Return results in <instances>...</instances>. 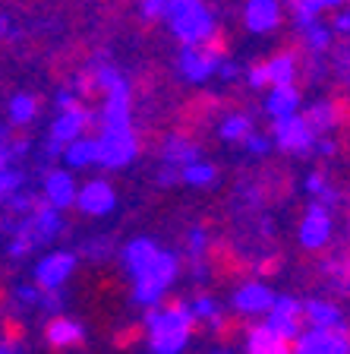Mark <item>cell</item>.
<instances>
[{"mask_svg":"<svg viewBox=\"0 0 350 354\" xmlns=\"http://www.w3.org/2000/svg\"><path fill=\"white\" fill-rule=\"evenodd\" d=\"M233 51L231 32L221 22H208L190 44H186V57H183V70L190 80H205V76L218 70Z\"/></svg>","mask_w":350,"mask_h":354,"instance_id":"obj_1","label":"cell"},{"mask_svg":"<svg viewBox=\"0 0 350 354\" xmlns=\"http://www.w3.org/2000/svg\"><path fill=\"white\" fill-rule=\"evenodd\" d=\"M199 259L205 263L208 275H212L215 281H221V285H243V281L255 279V263L246 253L237 250L231 241H224V237L205 241Z\"/></svg>","mask_w":350,"mask_h":354,"instance_id":"obj_2","label":"cell"},{"mask_svg":"<svg viewBox=\"0 0 350 354\" xmlns=\"http://www.w3.org/2000/svg\"><path fill=\"white\" fill-rule=\"evenodd\" d=\"M193 335V310L190 313H164L155 310L148 313V345L155 354H177L186 348Z\"/></svg>","mask_w":350,"mask_h":354,"instance_id":"obj_3","label":"cell"},{"mask_svg":"<svg viewBox=\"0 0 350 354\" xmlns=\"http://www.w3.org/2000/svg\"><path fill=\"white\" fill-rule=\"evenodd\" d=\"M174 275H177V259L171 257V253H158L152 266H146L142 272H136V301L155 304L164 291H168Z\"/></svg>","mask_w":350,"mask_h":354,"instance_id":"obj_4","label":"cell"},{"mask_svg":"<svg viewBox=\"0 0 350 354\" xmlns=\"http://www.w3.org/2000/svg\"><path fill=\"white\" fill-rule=\"evenodd\" d=\"M325 108L331 114V133L329 140L338 155H350V82H338L331 86Z\"/></svg>","mask_w":350,"mask_h":354,"instance_id":"obj_5","label":"cell"},{"mask_svg":"<svg viewBox=\"0 0 350 354\" xmlns=\"http://www.w3.org/2000/svg\"><path fill=\"white\" fill-rule=\"evenodd\" d=\"M221 111H224V102H221L215 92L196 88V92H190V95L180 102V108H177V120H180V127H190V130L202 133L205 127L218 118Z\"/></svg>","mask_w":350,"mask_h":354,"instance_id":"obj_6","label":"cell"},{"mask_svg":"<svg viewBox=\"0 0 350 354\" xmlns=\"http://www.w3.org/2000/svg\"><path fill=\"white\" fill-rule=\"evenodd\" d=\"M300 345H303V335L281 332L269 323H255L246 339L249 354H300Z\"/></svg>","mask_w":350,"mask_h":354,"instance_id":"obj_7","label":"cell"},{"mask_svg":"<svg viewBox=\"0 0 350 354\" xmlns=\"http://www.w3.org/2000/svg\"><path fill=\"white\" fill-rule=\"evenodd\" d=\"M275 142L284 152H307V149L315 146L319 133L309 127V120L303 114H287V118H278L275 120Z\"/></svg>","mask_w":350,"mask_h":354,"instance_id":"obj_8","label":"cell"},{"mask_svg":"<svg viewBox=\"0 0 350 354\" xmlns=\"http://www.w3.org/2000/svg\"><path fill=\"white\" fill-rule=\"evenodd\" d=\"M253 317L249 313H243V310H227V313H218L215 310L212 319H208V335H212L218 345L224 348H233L240 345L243 339H249V329H253Z\"/></svg>","mask_w":350,"mask_h":354,"instance_id":"obj_9","label":"cell"},{"mask_svg":"<svg viewBox=\"0 0 350 354\" xmlns=\"http://www.w3.org/2000/svg\"><path fill=\"white\" fill-rule=\"evenodd\" d=\"M136 133L133 130H104L98 136V162L108 168H120L136 155Z\"/></svg>","mask_w":350,"mask_h":354,"instance_id":"obj_10","label":"cell"},{"mask_svg":"<svg viewBox=\"0 0 350 354\" xmlns=\"http://www.w3.org/2000/svg\"><path fill=\"white\" fill-rule=\"evenodd\" d=\"M269 326H275L281 332H291V335H307L313 329L307 304L293 301V297H275V307L269 310Z\"/></svg>","mask_w":350,"mask_h":354,"instance_id":"obj_11","label":"cell"},{"mask_svg":"<svg viewBox=\"0 0 350 354\" xmlns=\"http://www.w3.org/2000/svg\"><path fill=\"white\" fill-rule=\"evenodd\" d=\"M350 351V339L344 326H315L303 335L300 354H347Z\"/></svg>","mask_w":350,"mask_h":354,"instance_id":"obj_12","label":"cell"},{"mask_svg":"<svg viewBox=\"0 0 350 354\" xmlns=\"http://www.w3.org/2000/svg\"><path fill=\"white\" fill-rule=\"evenodd\" d=\"M44 342H48V348H51V351L70 354V351H76V348H82L86 332H82V326L76 323V319L54 317V319H48V326H44Z\"/></svg>","mask_w":350,"mask_h":354,"instance_id":"obj_13","label":"cell"},{"mask_svg":"<svg viewBox=\"0 0 350 354\" xmlns=\"http://www.w3.org/2000/svg\"><path fill=\"white\" fill-rule=\"evenodd\" d=\"M233 307L243 310V313H249V317L269 313V310L275 307V291H271L262 279H259V281L249 279V281H243V288L233 295Z\"/></svg>","mask_w":350,"mask_h":354,"instance_id":"obj_14","label":"cell"},{"mask_svg":"<svg viewBox=\"0 0 350 354\" xmlns=\"http://www.w3.org/2000/svg\"><path fill=\"white\" fill-rule=\"evenodd\" d=\"M329 237H331V218L325 212V206L315 203V206H309L307 218L300 225V241H303L307 250H322L329 243Z\"/></svg>","mask_w":350,"mask_h":354,"instance_id":"obj_15","label":"cell"},{"mask_svg":"<svg viewBox=\"0 0 350 354\" xmlns=\"http://www.w3.org/2000/svg\"><path fill=\"white\" fill-rule=\"evenodd\" d=\"M76 203H79V209L88 215H104L114 209L117 196H114V187L98 177V180H88V184L76 193Z\"/></svg>","mask_w":350,"mask_h":354,"instance_id":"obj_16","label":"cell"},{"mask_svg":"<svg viewBox=\"0 0 350 354\" xmlns=\"http://www.w3.org/2000/svg\"><path fill=\"white\" fill-rule=\"evenodd\" d=\"M73 266H76V259L70 257V253H51V257L41 259L35 269L38 288H41V291L44 288H54V291H57V288L73 275Z\"/></svg>","mask_w":350,"mask_h":354,"instance_id":"obj_17","label":"cell"},{"mask_svg":"<svg viewBox=\"0 0 350 354\" xmlns=\"http://www.w3.org/2000/svg\"><path fill=\"white\" fill-rule=\"evenodd\" d=\"M44 196H48V203H51L54 209H70L76 203L73 177L66 174V171H54V174H48V180H44Z\"/></svg>","mask_w":350,"mask_h":354,"instance_id":"obj_18","label":"cell"},{"mask_svg":"<svg viewBox=\"0 0 350 354\" xmlns=\"http://www.w3.org/2000/svg\"><path fill=\"white\" fill-rule=\"evenodd\" d=\"M246 22H249V29H255V32L278 29V26H281V10H278V0H249Z\"/></svg>","mask_w":350,"mask_h":354,"instance_id":"obj_19","label":"cell"},{"mask_svg":"<svg viewBox=\"0 0 350 354\" xmlns=\"http://www.w3.org/2000/svg\"><path fill=\"white\" fill-rule=\"evenodd\" d=\"M297 104H300V88L293 82L287 86H278L269 92V111L275 118H287V114H297Z\"/></svg>","mask_w":350,"mask_h":354,"instance_id":"obj_20","label":"cell"},{"mask_svg":"<svg viewBox=\"0 0 350 354\" xmlns=\"http://www.w3.org/2000/svg\"><path fill=\"white\" fill-rule=\"evenodd\" d=\"M64 158H66V165H73V168L98 162V140H92V136H76L73 142H66Z\"/></svg>","mask_w":350,"mask_h":354,"instance_id":"obj_21","label":"cell"},{"mask_svg":"<svg viewBox=\"0 0 350 354\" xmlns=\"http://www.w3.org/2000/svg\"><path fill=\"white\" fill-rule=\"evenodd\" d=\"M86 111H64V118L54 124V146L51 149H60V146H66V142H73L76 136H82V114H86Z\"/></svg>","mask_w":350,"mask_h":354,"instance_id":"obj_22","label":"cell"},{"mask_svg":"<svg viewBox=\"0 0 350 354\" xmlns=\"http://www.w3.org/2000/svg\"><path fill=\"white\" fill-rule=\"evenodd\" d=\"M26 342V319L19 313H0V348H19Z\"/></svg>","mask_w":350,"mask_h":354,"instance_id":"obj_23","label":"cell"},{"mask_svg":"<svg viewBox=\"0 0 350 354\" xmlns=\"http://www.w3.org/2000/svg\"><path fill=\"white\" fill-rule=\"evenodd\" d=\"M158 247H155L152 241H133L130 247H126V266H130V272H142L146 266L155 263V257H158Z\"/></svg>","mask_w":350,"mask_h":354,"instance_id":"obj_24","label":"cell"},{"mask_svg":"<svg viewBox=\"0 0 350 354\" xmlns=\"http://www.w3.org/2000/svg\"><path fill=\"white\" fill-rule=\"evenodd\" d=\"M307 313H309V323L315 326H341L344 323V313L329 301H309L307 304Z\"/></svg>","mask_w":350,"mask_h":354,"instance_id":"obj_25","label":"cell"},{"mask_svg":"<svg viewBox=\"0 0 350 354\" xmlns=\"http://www.w3.org/2000/svg\"><path fill=\"white\" fill-rule=\"evenodd\" d=\"M148 342V319L146 323H126L124 329H117L114 335V348L117 351H130V348Z\"/></svg>","mask_w":350,"mask_h":354,"instance_id":"obj_26","label":"cell"},{"mask_svg":"<svg viewBox=\"0 0 350 354\" xmlns=\"http://www.w3.org/2000/svg\"><path fill=\"white\" fill-rule=\"evenodd\" d=\"M249 133H253V120H249V114H227L224 124H221V136L224 140H233V142H246Z\"/></svg>","mask_w":350,"mask_h":354,"instance_id":"obj_27","label":"cell"},{"mask_svg":"<svg viewBox=\"0 0 350 354\" xmlns=\"http://www.w3.org/2000/svg\"><path fill=\"white\" fill-rule=\"evenodd\" d=\"M38 104H41V98H35V95H19V98H13V104H10L13 124H22V127H26L29 120H35Z\"/></svg>","mask_w":350,"mask_h":354,"instance_id":"obj_28","label":"cell"},{"mask_svg":"<svg viewBox=\"0 0 350 354\" xmlns=\"http://www.w3.org/2000/svg\"><path fill=\"white\" fill-rule=\"evenodd\" d=\"M180 177L186 184H196V187H205L215 180V168L205 162H186V168L180 171Z\"/></svg>","mask_w":350,"mask_h":354,"instance_id":"obj_29","label":"cell"},{"mask_svg":"<svg viewBox=\"0 0 350 354\" xmlns=\"http://www.w3.org/2000/svg\"><path fill=\"white\" fill-rule=\"evenodd\" d=\"M281 266H284V259L278 257V253H269V257L255 259V279H262V281L275 279V275L281 272Z\"/></svg>","mask_w":350,"mask_h":354,"instance_id":"obj_30","label":"cell"},{"mask_svg":"<svg viewBox=\"0 0 350 354\" xmlns=\"http://www.w3.org/2000/svg\"><path fill=\"white\" fill-rule=\"evenodd\" d=\"M16 187H19V177H16L13 171H7V168L0 171V199H7Z\"/></svg>","mask_w":350,"mask_h":354,"instance_id":"obj_31","label":"cell"},{"mask_svg":"<svg viewBox=\"0 0 350 354\" xmlns=\"http://www.w3.org/2000/svg\"><path fill=\"white\" fill-rule=\"evenodd\" d=\"M193 313L208 319L215 313V301H212V297H196V304H193Z\"/></svg>","mask_w":350,"mask_h":354,"instance_id":"obj_32","label":"cell"},{"mask_svg":"<svg viewBox=\"0 0 350 354\" xmlns=\"http://www.w3.org/2000/svg\"><path fill=\"white\" fill-rule=\"evenodd\" d=\"M246 146L253 149V152H265V149H269V142H265V140H259V136H249V140H246Z\"/></svg>","mask_w":350,"mask_h":354,"instance_id":"obj_33","label":"cell"},{"mask_svg":"<svg viewBox=\"0 0 350 354\" xmlns=\"http://www.w3.org/2000/svg\"><path fill=\"white\" fill-rule=\"evenodd\" d=\"M10 307V291H7V285L0 281V310H7Z\"/></svg>","mask_w":350,"mask_h":354,"instance_id":"obj_34","label":"cell"},{"mask_svg":"<svg viewBox=\"0 0 350 354\" xmlns=\"http://www.w3.org/2000/svg\"><path fill=\"white\" fill-rule=\"evenodd\" d=\"M7 162H10V152H7V149H3V146H0V171L7 168Z\"/></svg>","mask_w":350,"mask_h":354,"instance_id":"obj_35","label":"cell"},{"mask_svg":"<svg viewBox=\"0 0 350 354\" xmlns=\"http://www.w3.org/2000/svg\"><path fill=\"white\" fill-rule=\"evenodd\" d=\"M193 3H199V7H208V3H215V0H193Z\"/></svg>","mask_w":350,"mask_h":354,"instance_id":"obj_36","label":"cell"},{"mask_svg":"<svg viewBox=\"0 0 350 354\" xmlns=\"http://www.w3.org/2000/svg\"><path fill=\"white\" fill-rule=\"evenodd\" d=\"M347 225H350V206H347Z\"/></svg>","mask_w":350,"mask_h":354,"instance_id":"obj_37","label":"cell"},{"mask_svg":"<svg viewBox=\"0 0 350 354\" xmlns=\"http://www.w3.org/2000/svg\"><path fill=\"white\" fill-rule=\"evenodd\" d=\"M347 354H350V351H347Z\"/></svg>","mask_w":350,"mask_h":354,"instance_id":"obj_38","label":"cell"}]
</instances>
